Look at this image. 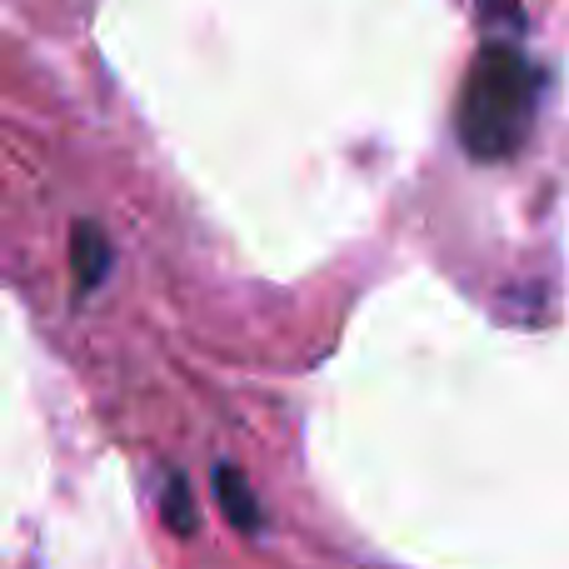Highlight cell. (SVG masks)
<instances>
[{
    "mask_svg": "<svg viewBox=\"0 0 569 569\" xmlns=\"http://www.w3.org/2000/svg\"><path fill=\"white\" fill-rule=\"evenodd\" d=\"M540 100V70L515 40H485L460 90V140L475 160H505L525 146Z\"/></svg>",
    "mask_w": 569,
    "mask_h": 569,
    "instance_id": "cell-1",
    "label": "cell"
},
{
    "mask_svg": "<svg viewBox=\"0 0 569 569\" xmlns=\"http://www.w3.org/2000/svg\"><path fill=\"white\" fill-rule=\"evenodd\" d=\"M70 276H76V300L110 276V240L96 220H76L70 226Z\"/></svg>",
    "mask_w": 569,
    "mask_h": 569,
    "instance_id": "cell-2",
    "label": "cell"
},
{
    "mask_svg": "<svg viewBox=\"0 0 569 569\" xmlns=\"http://www.w3.org/2000/svg\"><path fill=\"white\" fill-rule=\"evenodd\" d=\"M216 500L220 510H226V520L236 525L240 535H260V505H256V490H250V480L240 470H216Z\"/></svg>",
    "mask_w": 569,
    "mask_h": 569,
    "instance_id": "cell-3",
    "label": "cell"
},
{
    "mask_svg": "<svg viewBox=\"0 0 569 569\" xmlns=\"http://www.w3.org/2000/svg\"><path fill=\"white\" fill-rule=\"evenodd\" d=\"M166 525L176 535H196V505H190V485L180 480V475H170L166 480Z\"/></svg>",
    "mask_w": 569,
    "mask_h": 569,
    "instance_id": "cell-4",
    "label": "cell"
},
{
    "mask_svg": "<svg viewBox=\"0 0 569 569\" xmlns=\"http://www.w3.org/2000/svg\"><path fill=\"white\" fill-rule=\"evenodd\" d=\"M480 16L490 20V26L525 30V6H520V0H480Z\"/></svg>",
    "mask_w": 569,
    "mask_h": 569,
    "instance_id": "cell-5",
    "label": "cell"
}]
</instances>
